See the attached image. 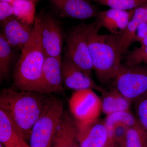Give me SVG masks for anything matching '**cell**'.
<instances>
[{"label":"cell","instance_id":"cell-1","mask_svg":"<svg viewBox=\"0 0 147 147\" xmlns=\"http://www.w3.org/2000/svg\"><path fill=\"white\" fill-rule=\"evenodd\" d=\"M54 97L50 94L7 88L1 92L0 109L26 141L30 139L33 127Z\"/></svg>","mask_w":147,"mask_h":147},{"label":"cell","instance_id":"cell-2","mask_svg":"<svg viewBox=\"0 0 147 147\" xmlns=\"http://www.w3.org/2000/svg\"><path fill=\"white\" fill-rule=\"evenodd\" d=\"M99 27L89 39L90 55L93 69L98 82L105 85L112 82L121 64V34H100Z\"/></svg>","mask_w":147,"mask_h":147},{"label":"cell","instance_id":"cell-3","mask_svg":"<svg viewBox=\"0 0 147 147\" xmlns=\"http://www.w3.org/2000/svg\"><path fill=\"white\" fill-rule=\"evenodd\" d=\"M30 42L21 51L14 68V86L20 91L39 92L46 55L42 49L37 27Z\"/></svg>","mask_w":147,"mask_h":147},{"label":"cell","instance_id":"cell-4","mask_svg":"<svg viewBox=\"0 0 147 147\" xmlns=\"http://www.w3.org/2000/svg\"><path fill=\"white\" fill-rule=\"evenodd\" d=\"M101 27L96 19L90 24L74 27L65 36L63 58L71 61L92 78L93 70L89 48V39L95 29Z\"/></svg>","mask_w":147,"mask_h":147},{"label":"cell","instance_id":"cell-5","mask_svg":"<svg viewBox=\"0 0 147 147\" xmlns=\"http://www.w3.org/2000/svg\"><path fill=\"white\" fill-rule=\"evenodd\" d=\"M115 88L131 102L147 94V67L142 64H121L111 82Z\"/></svg>","mask_w":147,"mask_h":147},{"label":"cell","instance_id":"cell-6","mask_svg":"<svg viewBox=\"0 0 147 147\" xmlns=\"http://www.w3.org/2000/svg\"><path fill=\"white\" fill-rule=\"evenodd\" d=\"M64 112L63 101L55 96L33 127L29 139L30 147H52Z\"/></svg>","mask_w":147,"mask_h":147},{"label":"cell","instance_id":"cell-7","mask_svg":"<svg viewBox=\"0 0 147 147\" xmlns=\"http://www.w3.org/2000/svg\"><path fill=\"white\" fill-rule=\"evenodd\" d=\"M34 23L46 56L62 58L65 36L59 21L52 14L41 10L35 16Z\"/></svg>","mask_w":147,"mask_h":147},{"label":"cell","instance_id":"cell-8","mask_svg":"<svg viewBox=\"0 0 147 147\" xmlns=\"http://www.w3.org/2000/svg\"><path fill=\"white\" fill-rule=\"evenodd\" d=\"M71 115L76 123H84L99 119L102 111L100 97L94 90L75 91L69 101Z\"/></svg>","mask_w":147,"mask_h":147},{"label":"cell","instance_id":"cell-9","mask_svg":"<svg viewBox=\"0 0 147 147\" xmlns=\"http://www.w3.org/2000/svg\"><path fill=\"white\" fill-rule=\"evenodd\" d=\"M62 76L65 89H91L100 93L105 88L98 85L92 77L71 61L63 58L62 60Z\"/></svg>","mask_w":147,"mask_h":147},{"label":"cell","instance_id":"cell-10","mask_svg":"<svg viewBox=\"0 0 147 147\" xmlns=\"http://www.w3.org/2000/svg\"><path fill=\"white\" fill-rule=\"evenodd\" d=\"M76 124L80 147H105L109 143V134L104 120L98 119Z\"/></svg>","mask_w":147,"mask_h":147},{"label":"cell","instance_id":"cell-11","mask_svg":"<svg viewBox=\"0 0 147 147\" xmlns=\"http://www.w3.org/2000/svg\"><path fill=\"white\" fill-rule=\"evenodd\" d=\"M62 58L46 56L40 84V92L64 95L62 76Z\"/></svg>","mask_w":147,"mask_h":147},{"label":"cell","instance_id":"cell-12","mask_svg":"<svg viewBox=\"0 0 147 147\" xmlns=\"http://www.w3.org/2000/svg\"><path fill=\"white\" fill-rule=\"evenodd\" d=\"M1 25L5 39L11 47L21 52L30 42L34 34V26L25 24L15 16Z\"/></svg>","mask_w":147,"mask_h":147},{"label":"cell","instance_id":"cell-13","mask_svg":"<svg viewBox=\"0 0 147 147\" xmlns=\"http://www.w3.org/2000/svg\"><path fill=\"white\" fill-rule=\"evenodd\" d=\"M53 3L63 18L84 20L96 17L99 13L90 0H53Z\"/></svg>","mask_w":147,"mask_h":147},{"label":"cell","instance_id":"cell-14","mask_svg":"<svg viewBox=\"0 0 147 147\" xmlns=\"http://www.w3.org/2000/svg\"><path fill=\"white\" fill-rule=\"evenodd\" d=\"M134 9L122 10L110 8L99 12L96 19L102 28H105L111 34H122L133 16Z\"/></svg>","mask_w":147,"mask_h":147},{"label":"cell","instance_id":"cell-15","mask_svg":"<svg viewBox=\"0 0 147 147\" xmlns=\"http://www.w3.org/2000/svg\"><path fill=\"white\" fill-rule=\"evenodd\" d=\"M52 147H80L75 121L65 110L55 133Z\"/></svg>","mask_w":147,"mask_h":147},{"label":"cell","instance_id":"cell-16","mask_svg":"<svg viewBox=\"0 0 147 147\" xmlns=\"http://www.w3.org/2000/svg\"><path fill=\"white\" fill-rule=\"evenodd\" d=\"M101 93L102 111L106 115L119 111L129 110L131 102L115 88L105 89Z\"/></svg>","mask_w":147,"mask_h":147},{"label":"cell","instance_id":"cell-17","mask_svg":"<svg viewBox=\"0 0 147 147\" xmlns=\"http://www.w3.org/2000/svg\"><path fill=\"white\" fill-rule=\"evenodd\" d=\"M25 141L10 119L0 109V143L5 147H15Z\"/></svg>","mask_w":147,"mask_h":147},{"label":"cell","instance_id":"cell-18","mask_svg":"<svg viewBox=\"0 0 147 147\" xmlns=\"http://www.w3.org/2000/svg\"><path fill=\"white\" fill-rule=\"evenodd\" d=\"M14 15L25 24H34L35 5L31 0H14L11 3Z\"/></svg>","mask_w":147,"mask_h":147},{"label":"cell","instance_id":"cell-19","mask_svg":"<svg viewBox=\"0 0 147 147\" xmlns=\"http://www.w3.org/2000/svg\"><path fill=\"white\" fill-rule=\"evenodd\" d=\"M104 121L109 134V142H111L112 130L115 125L123 123L130 127L139 123L136 117L129 110L119 111L108 115Z\"/></svg>","mask_w":147,"mask_h":147},{"label":"cell","instance_id":"cell-20","mask_svg":"<svg viewBox=\"0 0 147 147\" xmlns=\"http://www.w3.org/2000/svg\"><path fill=\"white\" fill-rule=\"evenodd\" d=\"M13 47L0 35V81L7 79L10 70L11 63L14 56Z\"/></svg>","mask_w":147,"mask_h":147},{"label":"cell","instance_id":"cell-21","mask_svg":"<svg viewBox=\"0 0 147 147\" xmlns=\"http://www.w3.org/2000/svg\"><path fill=\"white\" fill-rule=\"evenodd\" d=\"M121 147H147V136L140 124L129 128Z\"/></svg>","mask_w":147,"mask_h":147},{"label":"cell","instance_id":"cell-22","mask_svg":"<svg viewBox=\"0 0 147 147\" xmlns=\"http://www.w3.org/2000/svg\"><path fill=\"white\" fill-rule=\"evenodd\" d=\"M101 5L106 6L111 9L122 10L134 9L147 1L143 0H92Z\"/></svg>","mask_w":147,"mask_h":147},{"label":"cell","instance_id":"cell-23","mask_svg":"<svg viewBox=\"0 0 147 147\" xmlns=\"http://www.w3.org/2000/svg\"><path fill=\"white\" fill-rule=\"evenodd\" d=\"M125 56V63L129 65L144 64L147 65V47H137L128 51Z\"/></svg>","mask_w":147,"mask_h":147},{"label":"cell","instance_id":"cell-24","mask_svg":"<svg viewBox=\"0 0 147 147\" xmlns=\"http://www.w3.org/2000/svg\"><path fill=\"white\" fill-rule=\"evenodd\" d=\"M136 118L147 136V94L136 102Z\"/></svg>","mask_w":147,"mask_h":147},{"label":"cell","instance_id":"cell-25","mask_svg":"<svg viewBox=\"0 0 147 147\" xmlns=\"http://www.w3.org/2000/svg\"><path fill=\"white\" fill-rule=\"evenodd\" d=\"M129 127L123 123H118L115 125L112 130L110 142H114L119 147H121Z\"/></svg>","mask_w":147,"mask_h":147},{"label":"cell","instance_id":"cell-26","mask_svg":"<svg viewBox=\"0 0 147 147\" xmlns=\"http://www.w3.org/2000/svg\"><path fill=\"white\" fill-rule=\"evenodd\" d=\"M14 16L13 7L11 4L0 1V21L1 25Z\"/></svg>","mask_w":147,"mask_h":147},{"label":"cell","instance_id":"cell-27","mask_svg":"<svg viewBox=\"0 0 147 147\" xmlns=\"http://www.w3.org/2000/svg\"><path fill=\"white\" fill-rule=\"evenodd\" d=\"M135 42H140L142 47H147V22L141 23L137 27Z\"/></svg>","mask_w":147,"mask_h":147},{"label":"cell","instance_id":"cell-28","mask_svg":"<svg viewBox=\"0 0 147 147\" xmlns=\"http://www.w3.org/2000/svg\"><path fill=\"white\" fill-rule=\"evenodd\" d=\"M105 147H119L115 143L113 142H109L108 144L106 145Z\"/></svg>","mask_w":147,"mask_h":147},{"label":"cell","instance_id":"cell-29","mask_svg":"<svg viewBox=\"0 0 147 147\" xmlns=\"http://www.w3.org/2000/svg\"><path fill=\"white\" fill-rule=\"evenodd\" d=\"M15 147H30V145H28L27 144L26 141H25V142H23L22 144H21Z\"/></svg>","mask_w":147,"mask_h":147},{"label":"cell","instance_id":"cell-30","mask_svg":"<svg viewBox=\"0 0 147 147\" xmlns=\"http://www.w3.org/2000/svg\"><path fill=\"white\" fill-rule=\"evenodd\" d=\"M14 1V0H0V1L5 2L11 3Z\"/></svg>","mask_w":147,"mask_h":147},{"label":"cell","instance_id":"cell-31","mask_svg":"<svg viewBox=\"0 0 147 147\" xmlns=\"http://www.w3.org/2000/svg\"><path fill=\"white\" fill-rule=\"evenodd\" d=\"M31 1H32L35 4H36V3H37L39 1V0H31Z\"/></svg>","mask_w":147,"mask_h":147},{"label":"cell","instance_id":"cell-32","mask_svg":"<svg viewBox=\"0 0 147 147\" xmlns=\"http://www.w3.org/2000/svg\"><path fill=\"white\" fill-rule=\"evenodd\" d=\"M0 147H5V146L2 143H0Z\"/></svg>","mask_w":147,"mask_h":147},{"label":"cell","instance_id":"cell-33","mask_svg":"<svg viewBox=\"0 0 147 147\" xmlns=\"http://www.w3.org/2000/svg\"><path fill=\"white\" fill-rule=\"evenodd\" d=\"M143 1H147V0H143Z\"/></svg>","mask_w":147,"mask_h":147},{"label":"cell","instance_id":"cell-34","mask_svg":"<svg viewBox=\"0 0 147 147\" xmlns=\"http://www.w3.org/2000/svg\"></svg>","mask_w":147,"mask_h":147}]
</instances>
